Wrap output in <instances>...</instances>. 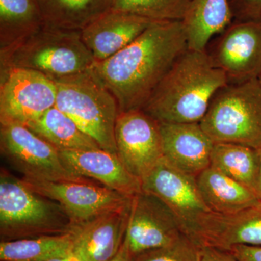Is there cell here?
I'll return each instance as SVG.
<instances>
[{"mask_svg":"<svg viewBox=\"0 0 261 261\" xmlns=\"http://www.w3.org/2000/svg\"><path fill=\"white\" fill-rule=\"evenodd\" d=\"M260 154V173H259L258 183H257L256 195L261 200V147L258 149Z\"/></svg>","mask_w":261,"mask_h":261,"instance_id":"4dcf8cb0","label":"cell"},{"mask_svg":"<svg viewBox=\"0 0 261 261\" xmlns=\"http://www.w3.org/2000/svg\"><path fill=\"white\" fill-rule=\"evenodd\" d=\"M59 152L65 166L77 176L92 178L130 197L142 190V182L127 171L117 154L102 149Z\"/></svg>","mask_w":261,"mask_h":261,"instance_id":"e0dca14e","label":"cell"},{"mask_svg":"<svg viewBox=\"0 0 261 261\" xmlns=\"http://www.w3.org/2000/svg\"><path fill=\"white\" fill-rule=\"evenodd\" d=\"M190 2V0H114L113 8L152 21H181Z\"/></svg>","mask_w":261,"mask_h":261,"instance_id":"d4e9b609","label":"cell"},{"mask_svg":"<svg viewBox=\"0 0 261 261\" xmlns=\"http://www.w3.org/2000/svg\"><path fill=\"white\" fill-rule=\"evenodd\" d=\"M95 61L82 32L44 27L27 39L0 51V73L14 68L34 70L51 80L82 73Z\"/></svg>","mask_w":261,"mask_h":261,"instance_id":"3957f363","label":"cell"},{"mask_svg":"<svg viewBox=\"0 0 261 261\" xmlns=\"http://www.w3.org/2000/svg\"><path fill=\"white\" fill-rule=\"evenodd\" d=\"M211 58L227 75L228 82L240 83L259 79L261 19L238 20L231 23L223 32Z\"/></svg>","mask_w":261,"mask_h":261,"instance_id":"4fadbf2b","label":"cell"},{"mask_svg":"<svg viewBox=\"0 0 261 261\" xmlns=\"http://www.w3.org/2000/svg\"><path fill=\"white\" fill-rule=\"evenodd\" d=\"M134 261H200V247L184 233L167 246L136 255Z\"/></svg>","mask_w":261,"mask_h":261,"instance_id":"484cf974","label":"cell"},{"mask_svg":"<svg viewBox=\"0 0 261 261\" xmlns=\"http://www.w3.org/2000/svg\"><path fill=\"white\" fill-rule=\"evenodd\" d=\"M27 126L58 151L102 149L95 140L56 106Z\"/></svg>","mask_w":261,"mask_h":261,"instance_id":"44dd1931","label":"cell"},{"mask_svg":"<svg viewBox=\"0 0 261 261\" xmlns=\"http://www.w3.org/2000/svg\"><path fill=\"white\" fill-rule=\"evenodd\" d=\"M155 21L111 8L82 31V40L96 62L126 48Z\"/></svg>","mask_w":261,"mask_h":261,"instance_id":"2e32d148","label":"cell"},{"mask_svg":"<svg viewBox=\"0 0 261 261\" xmlns=\"http://www.w3.org/2000/svg\"><path fill=\"white\" fill-rule=\"evenodd\" d=\"M210 166L256 194L260 173L258 149L239 144L214 143Z\"/></svg>","mask_w":261,"mask_h":261,"instance_id":"7402d4cb","label":"cell"},{"mask_svg":"<svg viewBox=\"0 0 261 261\" xmlns=\"http://www.w3.org/2000/svg\"><path fill=\"white\" fill-rule=\"evenodd\" d=\"M1 154L23 178L40 181L89 182L70 172L59 151L28 127L0 125Z\"/></svg>","mask_w":261,"mask_h":261,"instance_id":"52a82bcc","label":"cell"},{"mask_svg":"<svg viewBox=\"0 0 261 261\" xmlns=\"http://www.w3.org/2000/svg\"><path fill=\"white\" fill-rule=\"evenodd\" d=\"M259 81H260V82L261 83V74L260 75V77H259V79H258Z\"/></svg>","mask_w":261,"mask_h":261,"instance_id":"d6a6232c","label":"cell"},{"mask_svg":"<svg viewBox=\"0 0 261 261\" xmlns=\"http://www.w3.org/2000/svg\"><path fill=\"white\" fill-rule=\"evenodd\" d=\"M134 260L135 257L130 251L128 244L124 240L120 250L112 258L108 261H134Z\"/></svg>","mask_w":261,"mask_h":261,"instance_id":"f546056e","label":"cell"},{"mask_svg":"<svg viewBox=\"0 0 261 261\" xmlns=\"http://www.w3.org/2000/svg\"><path fill=\"white\" fill-rule=\"evenodd\" d=\"M163 159L173 167L197 177L210 167L214 142L200 123L159 122Z\"/></svg>","mask_w":261,"mask_h":261,"instance_id":"9a60e30c","label":"cell"},{"mask_svg":"<svg viewBox=\"0 0 261 261\" xmlns=\"http://www.w3.org/2000/svg\"><path fill=\"white\" fill-rule=\"evenodd\" d=\"M33 191L56 201L64 209L72 224L128 207L132 197L92 182L40 181L21 178Z\"/></svg>","mask_w":261,"mask_h":261,"instance_id":"30bf717a","label":"cell"},{"mask_svg":"<svg viewBox=\"0 0 261 261\" xmlns=\"http://www.w3.org/2000/svg\"><path fill=\"white\" fill-rule=\"evenodd\" d=\"M214 143L261 147V83L227 84L215 94L200 122Z\"/></svg>","mask_w":261,"mask_h":261,"instance_id":"8992f818","label":"cell"},{"mask_svg":"<svg viewBox=\"0 0 261 261\" xmlns=\"http://www.w3.org/2000/svg\"><path fill=\"white\" fill-rule=\"evenodd\" d=\"M233 17L238 20L261 19V0H229Z\"/></svg>","mask_w":261,"mask_h":261,"instance_id":"4316f807","label":"cell"},{"mask_svg":"<svg viewBox=\"0 0 261 261\" xmlns=\"http://www.w3.org/2000/svg\"><path fill=\"white\" fill-rule=\"evenodd\" d=\"M227 75L206 51L187 49L175 61L142 111L163 123H200Z\"/></svg>","mask_w":261,"mask_h":261,"instance_id":"7a4b0ae2","label":"cell"},{"mask_svg":"<svg viewBox=\"0 0 261 261\" xmlns=\"http://www.w3.org/2000/svg\"><path fill=\"white\" fill-rule=\"evenodd\" d=\"M43 25L36 0H0V51L27 39Z\"/></svg>","mask_w":261,"mask_h":261,"instance_id":"603a6c76","label":"cell"},{"mask_svg":"<svg viewBox=\"0 0 261 261\" xmlns=\"http://www.w3.org/2000/svg\"><path fill=\"white\" fill-rule=\"evenodd\" d=\"M187 49L181 21H155L129 45L96 62L91 69L116 98L120 113L142 110Z\"/></svg>","mask_w":261,"mask_h":261,"instance_id":"6da1fadb","label":"cell"},{"mask_svg":"<svg viewBox=\"0 0 261 261\" xmlns=\"http://www.w3.org/2000/svg\"><path fill=\"white\" fill-rule=\"evenodd\" d=\"M56 107L69 116L101 148L116 154L115 127L119 114L116 98L92 69L54 80Z\"/></svg>","mask_w":261,"mask_h":261,"instance_id":"5b68a950","label":"cell"},{"mask_svg":"<svg viewBox=\"0 0 261 261\" xmlns=\"http://www.w3.org/2000/svg\"><path fill=\"white\" fill-rule=\"evenodd\" d=\"M130 207V205L87 222L72 224L69 261H108L112 258L126 238Z\"/></svg>","mask_w":261,"mask_h":261,"instance_id":"5bb4252c","label":"cell"},{"mask_svg":"<svg viewBox=\"0 0 261 261\" xmlns=\"http://www.w3.org/2000/svg\"><path fill=\"white\" fill-rule=\"evenodd\" d=\"M233 18L229 0H190L181 20L188 49L206 51L211 38L224 32Z\"/></svg>","mask_w":261,"mask_h":261,"instance_id":"ac0fdd59","label":"cell"},{"mask_svg":"<svg viewBox=\"0 0 261 261\" xmlns=\"http://www.w3.org/2000/svg\"><path fill=\"white\" fill-rule=\"evenodd\" d=\"M238 261H261V247L256 245H233L227 250Z\"/></svg>","mask_w":261,"mask_h":261,"instance_id":"83f0119b","label":"cell"},{"mask_svg":"<svg viewBox=\"0 0 261 261\" xmlns=\"http://www.w3.org/2000/svg\"><path fill=\"white\" fill-rule=\"evenodd\" d=\"M195 178L199 193L211 212L235 214L261 202L251 190L211 166Z\"/></svg>","mask_w":261,"mask_h":261,"instance_id":"d6986e66","label":"cell"},{"mask_svg":"<svg viewBox=\"0 0 261 261\" xmlns=\"http://www.w3.org/2000/svg\"><path fill=\"white\" fill-rule=\"evenodd\" d=\"M46 261H69V258H68V257H56V258L50 259V260H48Z\"/></svg>","mask_w":261,"mask_h":261,"instance_id":"1f68e13d","label":"cell"},{"mask_svg":"<svg viewBox=\"0 0 261 261\" xmlns=\"http://www.w3.org/2000/svg\"><path fill=\"white\" fill-rule=\"evenodd\" d=\"M0 78V125L27 126L56 106V84L42 73L14 68Z\"/></svg>","mask_w":261,"mask_h":261,"instance_id":"ba28073f","label":"cell"},{"mask_svg":"<svg viewBox=\"0 0 261 261\" xmlns=\"http://www.w3.org/2000/svg\"><path fill=\"white\" fill-rule=\"evenodd\" d=\"M184 233L176 215L159 197L142 190L132 197L125 240L134 257L167 246Z\"/></svg>","mask_w":261,"mask_h":261,"instance_id":"8fae6325","label":"cell"},{"mask_svg":"<svg viewBox=\"0 0 261 261\" xmlns=\"http://www.w3.org/2000/svg\"><path fill=\"white\" fill-rule=\"evenodd\" d=\"M141 182L143 191L159 197L174 213L184 233L192 240L200 220L211 212L199 193L195 177L163 159Z\"/></svg>","mask_w":261,"mask_h":261,"instance_id":"7c38bea8","label":"cell"},{"mask_svg":"<svg viewBox=\"0 0 261 261\" xmlns=\"http://www.w3.org/2000/svg\"><path fill=\"white\" fill-rule=\"evenodd\" d=\"M200 261H238L226 250L211 247H200Z\"/></svg>","mask_w":261,"mask_h":261,"instance_id":"f1b7e54d","label":"cell"},{"mask_svg":"<svg viewBox=\"0 0 261 261\" xmlns=\"http://www.w3.org/2000/svg\"><path fill=\"white\" fill-rule=\"evenodd\" d=\"M72 222L56 201L39 195L5 170L0 175L1 241L69 232Z\"/></svg>","mask_w":261,"mask_h":261,"instance_id":"277c9868","label":"cell"},{"mask_svg":"<svg viewBox=\"0 0 261 261\" xmlns=\"http://www.w3.org/2000/svg\"><path fill=\"white\" fill-rule=\"evenodd\" d=\"M44 27L82 32L113 8L114 0H36Z\"/></svg>","mask_w":261,"mask_h":261,"instance_id":"ffe728a7","label":"cell"},{"mask_svg":"<svg viewBox=\"0 0 261 261\" xmlns=\"http://www.w3.org/2000/svg\"><path fill=\"white\" fill-rule=\"evenodd\" d=\"M72 238L70 232L39 238L1 241V261H46L69 257Z\"/></svg>","mask_w":261,"mask_h":261,"instance_id":"cb8c5ba5","label":"cell"},{"mask_svg":"<svg viewBox=\"0 0 261 261\" xmlns=\"http://www.w3.org/2000/svg\"><path fill=\"white\" fill-rule=\"evenodd\" d=\"M115 140L118 159L140 181L163 159L159 122L142 110L119 113Z\"/></svg>","mask_w":261,"mask_h":261,"instance_id":"9c48e42d","label":"cell"}]
</instances>
